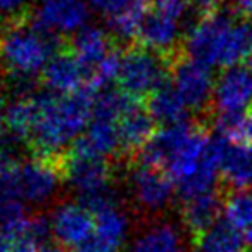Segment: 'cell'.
<instances>
[{
    "label": "cell",
    "mask_w": 252,
    "mask_h": 252,
    "mask_svg": "<svg viewBox=\"0 0 252 252\" xmlns=\"http://www.w3.org/2000/svg\"><path fill=\"white\" fill-rule=\"evenodd\" d=\"M135 40L138 45L152 50L159 56L176 57L178 54H182L176 49L180 40V21L154 11L152 5Z\"/></svg>",
    "instance_id": "obj_11"
},
{
    "label": "cell",
    "mask_w": 252,
    "mask_h": 252,
    "mask_svg": "<svg viewBox=\"0 0 252 252\" xmlns=\"http://www.w3.org/2000/svg\"><path fill=\"white\" fill-rule=\"evenodd\" d=\"M42 83L47 92L57 95H71L88 88V74L76 57L64 47L49 61L42 71Z\"/></svg>",
    "instance_id": "obj_9"
},
{
    "label": "cell",
    "mask_w": 252,
    "mask_h": 252,
    "mask_svg": "<svg viewBox=\"0 0 252 252\" xmlns=\"http://www.w3.org/2000/svg\"><path fill=\"white\" fill-rule=\"evenodd\" d=\"M64 180L80 195L90 211L98 209L112 199V168L107 159L67 151L64 154Z\"/></svg>",
    "instance_id": "obj_5"
},
{
    "label": "cell",
    "mask_w": 252,
    "mask_h": 252,
    "mask_svg": "<svg viewBox=\"0 0 252 252\" xmlns=\"http://www.w3.org/2000/svg\"><path fill=\"white\" fill-rule=\"evenodd\" d=\"M224 197H226V190L216 189L209 193L193 197V199L183 202V224L190 231L192 238L202 235L204 231H207L213 224L220 221V214L224 206Z\"/></svg>",
    "instance_id": "obj_16"
},
{
    "label": "cell",
    "mask_w": 252,
    "mask_h": 252,
    "mask_svg": "<svg viewBox=\"0 0 252 252\" xmlns=\"http://www.w3.org/2000/svg\"><path fill=\"white\" fill-rule=\"evenodd\" d=\"M28 0H0V12L11 14L12 18H18L19 11L26 5Z\"/></svg>",
    "instance_id": "obj_27"
},
{
    "label": "cell",
    "mask_w": 252,
    "mask_h": 252,
    "mask_svg": "<svg viewBox=\"0 0 252 252\" xmlns=\"http://www.w3.org/2000/svg\"><path fill=\"white\" fill-rule=\"evenodd\" d=\"M176 57L159 56L138 43L131 45L121 57L118 76L119 90L135 100L142 102L149 98L161 85L171 80V64Z\"/></svg>",
    "instance_id": "obj_4"
},
{
    "label": "cell",
    "mask_w": 252,
    "mask_h": 252,
    "mask_svg": "<svg viewBox=\"0 0 252 252\" xmlns=\"http://www.w3.org/2000/svg\"><path fill=\"white\" fill-rule=\"evenodd\" d=\"M88 2H90V7L94 11L100 12L107 19H111L121 11H125L133 0H88Z\"/></svg>",
    "instance_id": "obj_24"
},
{
    "label": "cell",
    "mask_w": 252,
    "mask_h": 252,
    "mask_svg": "<svg viewBox=\"0 0 252 252\" xmlns=\"http://www.w3.org/2000/svg\"><path fill=\"white\" fill-rule=\"evenodd\" d=\"M189 2L192 7H195L200 12V16H206L223 7L224 0H189Z\"/></svg>",
    "instance_id": "obj_26"
},
{
    "label": "cell",
    "mask_w": 252,
    "mask_h": 252,
    "mask_svg": "<svg viewBox=\"0 0 252 252\" xmlns=\"http://www.w3.org/2000/svg\"><path fill=\"white\" fill-rule=\"evenodd\" d=\"M69 252H118V251L114 247H111L109 244H105L104 240H100L97 235H94L88 240H85L83 244L69 249Z\"/></svg>",
    "instance_id": "obj_25"
},
{
    "label": "cell",
    "mask_w": 252,
    "mask_h": 252,
    "mask_svg": "<svg viewBox=\"0 0 252 252\" xmlns=\"http://www.w3.org/2000/svg\"><path fill=\"white\" fill-rule=\"evenodd\" d=\"M213 107L220 114L252 109V69L233 66L223 71L214 85Z\"/></svg>",
    "instance_id": "obj_8"
},
{
    "label": "cell",
    "mask_w": 252,
    "mask_h": 252,
    "mask_svg": "<svg viewBox=\"0 0 252 252\" xmlns=\"http://www.w3.org/2000/svg\"><path fill=\"white\" fill-rule=\"evenodd\" d=\"M223 213L224 220L237 230L247 231L252 226V192L226 193Z\"/></svg>",
    "instance_id": "obj_22"
},
{
    "label": "cell",
    "mask_w": 252,
    "mask_h": 252,
    "mask_svg": "<svg viewBox=\"0 0 252 252\" xmlns=\"http://www.w3.org/2000/svg\"><path fill=\"white\" fill-rule=\"evenodd\" d=\"M220 175L224 187H228L231 192H247L252 189V145L231 144L223 138H220Z\"/></svg>",
    "instance_id": "obj_14"
},
{
    "label": "cell",
    "mask_w": 252,
    "mask_h": 252,
    "mask_svg": "<svg viewBox=\"0 0 252 252\" xmlns=\"http://www.w3.org/2000/svg\"><path fill=\"white\" fill-rule=\"evenodd\" d=\"M247 67H251V69H252V54H251V57L247 59Z\"/></svg>",
    "instance_id": "obj_32"
},
{
    "label": "cell",
    "mask_w": 252,
    "mask_h": 252,
    "mask_svg": "<svg viewBox=\"0 0 252 252\" xmlns=\"http://www.w3.org/2000/svg\"><path fill=\"white\" fill-rule=\"evenodd\" d=\"M121 156L135 159L156 133V121L142 102H133L131 107L118 121Z\"/></svg>",
    "instance_id": "obj_12"
},
{
    "label": "cell",
    "mask_w": 252,
    "mask_h": 252,
    "mask_svg": "<svg viewBox=\"0 0 252 252\" xmlns=\"http://www.w3.org/2000/svg\"><path fill=\"white\" fill-rule=\"evenodd\" d=\"M0 252H12L11 244L5 242V240H2V238H0Z\"/></svg>",
    "instance_id": "obj_29"
},
{
    "label": "cell",
    "mask_w": 252,
    "mask_h": 252,
    "mask_svg": "<svg viewBox=\"0 0 252 252\" xmlns=\"http://www.w3.org/2000/svg\"><path fill=\"white\" fill-rule=\"evenodd\" d=\"M131 189L135 199L147 209H162L169 202L175 183L164 169L152 168V166L137 164L131 173Z\"/></svg>",
    "instance_id": "obj_13"
},
{
    "label": "cell",
    "mask_w": 252,
    "mask_h": 252,
    "mask_svg": "<svg viewBox=\"0 0 252 252\" xmlns=\"http://www.w3.org/2000/svg\"><path fill=\"white\" fill-rule=\"evenodd\" d=\"M50 226L61 245L73 249L95 235V218L83 204H63L54 213Z\"/></svg>",
    "instance_id": "obj_10"
},
{
    "label": "cell",
    "mask_w": 252,
    "mask_h": 252,
    "mask_svg": "<svg viewBox=\"0 0 252 252\" xmlns=\"http://www.w3.org/2000/svg\"><path fill=\"white\" fill-rule=\"evenodd\" d=\"M171 83L187 109L192 112H206L213 107L214 80L211 69L190 61L185 54H180L171 64Z\"/></svg>",
    "instance_id": "obj_6"
},
{
    "label": "cell",
    "mask_w": 252,
    "mask_h": 252,
    "mask_svg": "<svg viewBox=\"0 0 252 252\" xmlns=\"http://www.w3.org/2000/svg\"><path fill=\"white\" fill-rule=\"evenodd\" d=\"M247 252H251V251H247Z\"/></svg>",
    "instance_id": "obj_33"
},
{
    "label": "cell",
    "mask_w": 252,
    "mask_h": 252,
    "mask_svg": "<svg viewBox=\"0 0 252 252\" xmlns=\"http://www.w3.org/2000/svg\"><path fill=\"white\" fill-rule=\"evenodd\" d=\"M245 240H247V244H249V245H251V247H252V226L249 228L247 231H245Z\"/></svg>",
    "instance_id": "obj_31"
},
{
    "label": "cell",
    "mask_w": 252,
    "mask_h": 252,
    "mask_svg": "<svg viewBox=\"0 0 252 252\" xmlns=\"http://www.w3.org/2000/svg\"><path fill=\"white\" fill-rule=\"evenodd\" d=\"M149 11H151V0H133L125 11L107 19L112 35L125 40L137 38L138 30Z\"/></svg>",
    "instance_id": "obj_21"
},
{
    "label": "cell",
    "mask_w": 252,
    "mask_h": 252,
    "mask_svg": "<svg viewBox=\"0 0 252 252\" xmlns=\"http://www.w3.org/2000/svg\"><path fill=\"white\" fill-rule=\"evenodd\" d=\"M66 49L76 57L78 63L83 66L88 74V85L90 78L97 66L112 52V38L105 32L95 26H85L66 43Z\"/></svg>",
    "instance_id": "obj_15"
},
{
    "label": "cell",
    "mask_w": 252,
    "mask_h": 252,
    "mask_svg": "<svg viewBox=\"0 0 252 252\" xmlns=\"http://www.w3.org/2000/svg\"><path fill=\"white\" fill-rule=\"evenodd\" d=\"M36 252H64V251L59 247V245L52 244V242H45V244L40 245L38 251H36Z\"/></svg>",
    "instance_id": "obj_28"
},
{
    "label": "cell",
    "mask_w": 252,
    "mask_h": 252,
    "mask_svg": "<svg viewBox=\"0 0 252 252\" xmlns=\"http://www.w3.org/2000/svg\"><path fill=\"white\" fill-rule=\"evenodd\" d=\"M88 19V4L85 0H42L32 14V23L50 35L78 33Z\"/></svg>",
    "instance_id": "obj_7"
},
{
    "label": "cell",
    "mask_w": 252,
    "mask_h": 252,
    "mask_svg": "<svg viewBox=\"0 0 252 252\" xmlns=\"http://www.w3.org/2000/svg\"><path fill=\"white\" fill-rule=\"evenodd\" d=\"M151 5L154 11L180 21L185 16L190 2L189 0H151Z\"/></svg>",
    "instance_id": "obj_23"
},
{
    "label": "cell",
    "mask_w": 252,
    "mask_h": 252,
    "mask_svg": "<svg viewBox=\"0 0 252 252\" xmlns=\"http://www.w3.org/2000/svg\"><path fill=\"white\" fill-rule=\"evenodd\" d=\"M92 214L95 218V235L119 251L128 231V220L125 214L118 209L114 202L100 206L98 209L92 211Z\"/></svg>",
    "instance_id": "obj_19"
},
{
    "label": "cell",
    "mask_w": 252,
    "mask_h": 252,
    "mask_svg": "<svg viewBox=\"0 0 252 252\" xmlns=\"http://www.w3.org/2000/svg\"><path fill=\"white\" fill-rule=\"evenodd\" d=\"M130 252H185L178 230L171 224H156L133 242Z\"/></svg>",
    "instance_id": "obj_20"
},
{
    "label": "cell",
    "mask_w": 252,
    "mask_h": 252,
    "mask_svg": "<svg viewBox=\"0 0 252 252\" xmlns=\"http://www.w3.org/2000/svg\"><path fill=\"white\" fill-rule=\"evenodd\" d=\"M195 252H247L245 238L240 230L230 224L226 220H220L216 224L193 238Z\"/></svg>",
    "instance_id": "obj_18"
},
{
    "label": "cell",
    "mask_w": 252,
    "mask_h": 252,
    "mask_svg": "<svg viewBox=\"0 0 252 252\" xmlns=\"http://www.w3.org/2000/svg\"><path fill=\"white\" fill-rule=\"evenodd\" d=\"M183 54L207 69L238 66L252 54V23L242 19L233 5L200 16L187 35Z\"/></svg>",
    "instance_id": "obj_2"
},
{
    "label": "cell",
    "mask_w": 252,
    "mask_h": 252,
    "mask_svg": "<svg viewBox=\"0 0 252 252\" xmlns=\"http://www.w3.org/2000/svg\"><path fill=\"white\" fill-rule=\"evenodd\" d=\"M145 107L151 112L154 121L162 126H173L185 123L187 114H189V109H187L185 102L182 100L180 94L176 92L171 80L166 81L164 85H161L147 98V105Z\"/></svg>",
    "instance_id": "obj_17"
},
{
    "label": "cell",
    "mask_w": 252,
    "mask_h": 252,
    "mask_svg": "<svg viewBox=\"0 0 252 252\" xmlns=\"http://www.w3.org/2000/svg\"><path fill=\"white\" fill-rule=\"evenodd\" d=\"M57 35L38 30L30 14L12 18L0 32V64L9 74L28 78L45 69L49 61L63 49Z\"/></svg>",
    "instance_id": "obj_3"
},
{
    "label": "cell",
    "mask_w": 252,
    "mask_h": 252,
    "mask_svg": "<svg viewBox=\"0 0 252 252\" xmlns=\"http://www.w3.org/2000/svg\"><path fill=\"white\" fill-rule=\"evenodd\" d=\"M4 114H5V107H4V98L0 95V123L4 121Z\"/></svg>",
    "instance_id": "obj_30"
},
{
    "label": "cell",
    "mask_w": 252,
    "mask_h": 252,
    "mask_svg": "<svg viewBox=\"0 0 252 252\" xmlns=\"http://www.w3.org/2000/svg\"><path fill=\"white\" fill-rule=\"evenodd\" d=\"M94 98L95 92L90 88L71 95L32 94L33 123L26 145L33 156L52 158L64 154L63 149L74 144L90 125Z\"/></svg>",
    "instance_id": "obj_1"
}]
</instances>
